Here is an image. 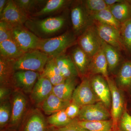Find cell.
I'll use <instances>...</instances> for the list:
<instances>
[{
	"instance_id": "obj_27",
	"label": "cell",
	"mask_w": 131,
	"mask_h": 131,
	"mask_svg": "<svg viewBox=\"0 0 131 131\" xmlns=\"http://www.w3.org/2000/svg\"><path fill=\"white\" fill-rule=\"evenodd\" d=\"M24 53L12 38L0 43V57L16 60Z\"/></svg>"
},
{
	"instance_id": "obj_46",
	"label": "cell",
	"mask_w": 131,
	"mask_h": 131,
	"mask_svg": "<svg viewBox=\"0 0 131 131\" xmlns=\"http://www.w3.org/2000/svg\"><path fill=\"white\" fill-rule=\"evenodd\" d=\"M129 94L131 96V91L130 92V93Z\"/></svg>"
},
{
	"instance_id": "obj_1",
	"label": "cell",
	"mask_w": 131,
	"mask_h": 131,
	"mask_svg": "<svg viewBox=\"0 0 131 131\" xmlns=\"http://www.w3.org/2000/svg\"><path fill=\"white\" fill-rule=\"evenodd\" d=\"M67 18L64 14L50 16L41 19L30 18L24 25L25 27L40 39L56 37L65 26Z\"/></svg>"
},
{
	"instance_id": "obj_17",
	"label": "cell",
	"mask_w": 131,
	"mask_h": 131,
	"mask_svg": "<svg viewBox=\"0 0 131 131\" xmlns=\"http://www.w3.org/2000/svg\"><path fill=\"white\" fill-rule=\"evenodd\" d=\"M115 81L117 86L130 94L131 91V59L125 58L120 66Z\"/></svg>"
},
{
	"instance_id": "obj_33",
	"label": "cell",
	"mask_w": 131,
	"mask_h": 131,
	"mask_svg": "<svg viewBox=\"0 0 131 131\" xmlns=\"http://www.w3.org/2000/svg\"><path fill=\"white\" fill-rule=\"evenodd\" d=\"M12 105L10 99L0 102V129L7 128L11 121Z\"/></svg>"
},
{
	"instance_id": "obj_2",
	"label": "cell",
	"mask_w": 131,
	"mask_h": 131,
	"mask_svg": "<svg viewBox=\"0 0 131 131\" xmlns=\"http://www.w3.org/2000/svg\"><path fill=\"white\" fill-rule=\"evenodd\" d=\"M77 37L73 31L68 30L61 35L47 39H41L37 49L55 58L66 54L69 48L77 45Z\"/></svg>"
},
{
	"instance_id": "obj_30",
	"label": "cell",
	"mask_w": 131,
	"mask_h": 131,
	"mask_svg": "<svg viewBox=\"0 0 131 131\" xmlns=\"http://www.w3.org/2000/svg\"><path fill=\"white\" fill-rule=\"evenodd\" d=\"M78 122L80 126L89 131H114V130L112 119L93 122L80 121L78 119Z\"/></svg>"
},
{
	"instance_id": "obj_8",
	"label": "cell",
	"mask_w": 131,
	"mask_h": 131,
	"mask_svg": "<svg viewBox=\"0 0 131 131\" xmlns=\"http://www.w3.org/2000/svg\"><path fill=\"white\" fill-rule=\"evenodd\" d=\"M71 102L80 107L100 102L92 88L90 77L83 78L73 93Z\"/></svg>"
},
{
	"instance_id": "obj_23",
	"label": "cell",
	"mask_w": 131,
	"mask_h": 131,
	"mask_svg": "<svg viewBox=\"0 0 131 131\" xmlns=\"http://www.w3.org/2000/svg\"><path fill=\"white\" fill-rule=\"evenodd\" d=\"M40 76L47 78L53 86L63 82L66 79L62 75L54 58H49Z\"/></svg>"
},
{
	"instance_id": "obj_45",
	"label": "cell",
	"mask_w": 131,
	"mask_h": 131,
	"mask_svg": "<svg viewBox=\"0 0 131 131\" xmlns=\"http://www.w3.org/2000/svg\"><path fill=\"white\" fill-rule=\"evenodd\" d=\"M114 131H119L118 130H117V129H115V130H114Z\"/></svg>"
},
{
	"instance_id": "obj_34",
	"label": "cell",
	"mask_w": 131,
	"mask_h": 131,
	"mask_svg": "<svg viewBox=\"0 0 131 131\" xmlns=\"http://www.w3.org/2000/svg\"><path fill=\"white\" fill-rule=\"evenodd\" d=\"M16 5L22 12L29 17L34 13V11L42 5H45L47 1L43 0H14Z\"/></svg>"
},
{
	"instance_id": "obj_32",
	"label": "cell",
	"mask_w": 131,
	"mask_h": 131,
	"mask_svg": "<svg viewBox=\"0 0 131 131\" xmlns=\"http://www.w3.org/2000/svg\"><path fill=\"white\" fill-rule=\"evenodd\" d=\"M47 120L50 125L59 129L68 125L74 119L70 118L64 110H62L51 115L47 117Z\"/></svg>"
},
{
	"instance_id": "obj_3",
	"label": "cell",
	"mask_w": 131,
	"mask_h": 131,
	"mask_svg": "<svg viewBox=\"0 0 131 131\" xmlns=\"http://www.w3.org/2000/svg\"><path fill=\"white\" fill-rule=\"evenodd\" d=\"M49 57L38 49L25 52L15 61V71L19 70L32 71L41 74L44 70Z\"/></svg>"
},
{
	"instance_id": "obj_41",
	"label": "cell",
	"mask_w": 131,
	"mask_h": 131,
	"mask_svg": "<svg viewBox=\"0 0 131 131\" xmlns=\"http://www.w3.org/2000/svg\"><path fill=\"white\" fill-rule=\"evenodd\" d=\"M8 0H0V15L2 14Z\"/></svg>"
},
{
	"instance_id": "obj_6",
	"label": "cell",
	"mask_w": 131,
	"mask_h": 131,
	"mask_svg": "<svg viewBox=\"0 0 131 131\" xmlns=\"http://www.w3.org/2000/svg\"><path fill=\"white\" fill-rule=\"evenodd\" d=\"M102 41L96 26L93 23L78 37L77 39V45L91 58L101 49Z\"/></svg>"
},
{
	"instance_id": "obj_15",
	"label": "cell",
	"mask_w": 131,
	"mask_h": 131,
	"mask_svg": "<svg viewBox=\"0 0 131 131\" xmlns=\"http://www.w3.org/2000/svg\"><path fill=\"white\" fill-rule=\"evenodd\" d=\"M92 88L100 102L109 109L111 107L112 96L107 81L101 75L90 77Z\"/></svg>"
},
{
	"instance_id": "obj_26",
	"label": "cell",
	"mask_w": 131,
	"mask_h": 131,
	"mask_svg": "<svg viewBox=\"0 0 131 131\" xmlns=\"http://www.w3.org/2000/svg\"><path fill=\"white\" fill-rule=\"evenodd\" d=\"M71 102L62 100L52 93L42 103L41 107L45 114L50 115L65 110Z\"/></svg>"
},
{
	"instance_id": "obj_10",
	"label": "cell",
	"mask_w": 131,
	"mask_h": 131,
	"mask_svg": "<svg viewBox=\"0 0 131 131\" xmlns=\"http://www.w3.org/2000/svg\"><path fill=\"white\" fill-rule=\"evenodd\" d=\"M70 17L72 31L77 37L92 24L81 1H73L71 4Z\"/></svg>"
},
{
	"instance_id": "obj_25",
	"label": "cell",
	"mask_w": 131,
	"mask_h": 131,
	"mask_svg": "<svg viewBox=\"0 0 131 131\" xmlns=\"http://www.w3.org/2000/svg\"><path fill=\"white\" fill-rule=\"evenodd\" d=\"M15 61L0 57V86L13 87L12 80L15 72Z\"/></svg>"
},
{
	"instance_id": "obj_24",
	"label": "cell",
	"mask_w": 131,
	"mask_h": 131,
	"mask_svg": "<svg viewBox=\"0 0 131 131\" xmlns=\"http://www.w3.org/2000/svg\"><path fill=\"white\" fill-rule=\"evenodd\" d=\"M62 75L66 79L79 77L77 68L70 55L66 54L54 58Z\"/></svg>"
},
{
	"instance_id": "obj_28",
	"label": "cell",
	"mask_w": 131,
	"mask_h": 131,
	"mask_svg": "<svg viewBox=\"0 0 131 131\" xmlns=\"http://www.w3.org/2000/svg\"><path fill=\"white\" fill-rule=\"evenodd\" d=\"M108 8L115 18L121 24L131 19V5L127 0H123L109 7Z\"/></svg>"
},
{
	"instance_id": "obj_40",
	"label": "cell",
	"mask_w": 131,
	"mask_h": 131,
	"mask_svg": "<svg viewBox=\"0 0 131 131\" xmlns=\"http://www.w3.org/2000/svg\"><path fill=\"white\" fill-rule=\"evenodd\" d=\"M15 90L12 86H0V102L10 99V96Z\"/></svg>"
},
{
	"instance_id": "obj_5",
	"label": "cell",
	"mask_w": 131,
	"mask_h": 131,
	"mask_svg": "<svg viewBox=\"0 0 131 131\" xmlns=\"http://www.w3.org/2000/svg\"><path fill=\"white\" fill-rule=\"evenodd\" d=\"M110 88L112 96L110 114L114 129L117 125L124 111L127 108V103L124 92L117 86L114 79L108 77L106 78Z\"/></svg>"
},
{
	"instance_id": "obj_13",
	"label": "cell",
	"mask_w": 131,
	"mask_h": 131,
	"mask_svg": "<svg viewBox=\"0 0 131 131\" xmlns=\"http://www.w3.org/2000/svg\"><path fill=\"white\" fill-rule=\"evenodd\" d=\"M96 26L101 38L108 44L121 51L124 52V47L120 31L111 26L96 21H91Z\"/></svg>"
},
{
	"instance_id": "obj_29",
	"label": "cell",
	"mask_w": 131,
	"mask_h": 131,
	"mask_svg": "<svg viewBox=\"0 0 131 131\" xmlns=\"http://www.w3.org/2000/svg\"><path fill=\"white\" fill-rule=\"evenodd\" d=\"M91 21H96L114 27L120 31L122 24L115 18L109 8L89 15Z\"/></svg>"
},
{
	"instance_id": "obj_19",
	"label": "cell",
	"mask_w": 131,
	"mask_h": 131,
	"mask_svg": "<svg viewBox=\"0 0 131 131\" xmlns=\"http://www.w3.org/2000/svg\"><path fill=\"white\" fill-rule=\"evenodd\" d=\"M96 75H102L105 78L109 77L107 62L102 48L91 58L89 68L88 76Z\"/></svg>"
},
{
	"instance_id": "obj_31",
	"label": "cell",
	"mask_w": 131,
	"mask_h": 131,
	"mask_svg": "<svg viewBox=\"0 0 131 131\" xmlns=\"http://www.w3.org/2000/svg\"><path fill=\"white\" fill-rule=\"evenodd\" d=\"M120 34L126 58L131 59V19L122 24Z\"/></svg>"
},
{
	"instance_id": "obj_16",
	"label": "cell",
	"mask_w": 131,
	"mask_h": 131,
	"mask_svg": "<svg viewBox=\"0 0 131 131\" xmlns=\"http://www.w3.org/2000/svg\"><path fill=\"white\" fill-rule=\"evenodd\" d=\"M53 87L48 79L40 76L30 94V98L34 104L41 107L43 102L52 93Z\"/></svg>"
},
{
	"instance_id": "obj_9",
	"label": "cell",
	"mask_w": 131,
	"mask_h": 131,
	"mask_svg": "<svg viewBox=\"0 0 131 131\" xmlns=\"http://www.w3.org/2000/svg\"><path fill=\"white\" fill-rule=\"evenodd\" d=\"M12 38L25 53L37 49L41 39L24 26L13 27Z\"/></svg>"
},
{
	"instance_id": "obj_37",
	"label": "cell",
	"mask_w": 131,
	"mask_h": 131,
	"mask_svg": "<svg viewBox=\"0 0 131 131\" xmlns=\"http://www.w3.org/2000/svg\"><path fill=\"white\" fill-rule=\"evenodd\" d=\"M13 27L6 22L0 21V43L12 39Z\"/></svg>"
},
{
	"instance_id": "obj_11",
	"label": "cell",
	"mask_w": 131,
	"mask_h": 131,
	"mask_svg": "<svg viewBox=\"0 0 131 131\" xmlns=\"http://www.w3.org/2000/svg\"><path fill=\"white\" fill-rule=\"evenodd\" d=\"M77 118L80 121L88 122L112 119L110 112L100 102L81 107Z\"/></svg>"
},
{
	"instance_id": "obj_14",
	"label": "cell",
	"mask_w": 131,
	"mask_h": 131,
	"mask_svg": "<svg viewBox=\"0 0 131 131\" xmlns=\"http://www.w3.org/2000/svg\"><path fill=\"white\" fill-rule=\"evenodd\" d=\"M30 17L20 9L13 0H8L2 14L0 21L6 22L13 27L24 26Z\"/></svg>"
},
{
	"instance_id": "obj_4",
	"label": "cell",
	"mask_w": 131,
	"mask_h": 131,
	"mask_svg": "<svg viewBox=\"0 0 131 131\" xmlns=\"http://www.w3.org/2000/svg\"><path fill=\"white\" fill-rule=\"evenodd\" d=\"M12 115L8 128L18 131L21 123L28 112V100L24 93L15 89L10 96Z\"/></svg>"
},
{
	"instance_id": "obj_39",
	"label": "cell",
	"mask_w": 131,
	"mask_h": 131,
	"mask_svg": "<svg viewBox=\"0 0 131 131\" xmlns=\"http://www.w3.org/2000/svg\"><path fill=\"white\" fill-rule=\"evenodd\" d=\"M57 131H89L80 126L78 122L77 118L66 126L57 129Z\"/></svg>"
},
{
	"instance_id": "obj_22",
	"label": "cell",
	"mask_w": 131,
	"mask_h": 131,
	"mask_svg": "<svg viewBox=\"0 0 131 131\" xmlns=\"http://www.w3.org/2000/svg\"><path fill=\"white\" fill-rule=\"evenodd\" d=\"M78 77L67 78L61 84L54 86L52 93L61 100L71 101L74 91L78 86Z\"/></svg>"
},
{
	"instance_id": "obj_21",
	"label": "cell",
	"mask_w": 131,
	"mask_h": 131,
	"mask_svg": "<svg viewBox=\"0 0 131 131\" xmlns=\"http://www.w3.org/2000/svg\"><path fill=\"white\" fill-rule=\"evenodd\" d=\"M102 49L104 51L108 65V73L114 74L124 61L121 51L106 43L102 41Z\"/></svg>"
},
{
	"instance_id": "obj_44",
	"label": "cell",
	"mask_w": 131,
	"mask_h": 131,
	"mask_svg": "<svg viewBox=\"0 0 131 131\" xmlns=\"http://www.w3.org/2000/svg\"><path fill=\"white\" fill-rule=\"evenodd\" d=\"M127 1L131 5V0H127Z\"/></svg>"
},
{
	"instance_id": "obj_36",
	"label": "cell",
	"mask_w": 131,
	"mask_h": 131,
	"mask_svg": "<svg viewBox=\"0 0 131 131\" xmlns=\"http://www.w3.org/2000/svg\"><path fill=\"white\" fill-rule=\"evenodd\" d=\"M116 129L119 131H131V114L127 108L119 120Z\"/></svg>"
},
{
	"instance_id": "obj_38",
	"label": "cell",
	"mask_w": 131,
	"mask_h": 131,
	"mask_svg": "<svg viewBox=\"0 0 131 131\" xmlns=\"http://www.w3.org/2000/svg\"><path fill=\"white\" fill-rule=\"evenodd\" d=\"M81 107L77 104L71 102L65 108L66 113L70 118L74 119L76 118L79 115Z\"/></svg>"
},
{
	"instance_id": "obj_35",
	"label": "cell",
	"mask_w": 131,
	"mask_h": 131,
	"mask_svg": "<svg viewBox=\"0 0 131 131\" xmlns=\"http://www.w3.org/2000/svg\"><path fill=\"white\" fill-rule=\"evenodd\" d=\"M81 1L88 15L109 8L104 0H84Z\"/></svg>"
},
{
	"instance_id": "obj_7",
	"label": "cell",
	"mask_w": 131,
	"mask_h": 131,
	"mask_svg": "<svg viewBox=\"0 0 131 131\" xmlns=\"http://www.w3.org/2000/svg\"><path fill=\"white\" fill-rule=\"evenodd\" d=\"M50 125L43 115L38 108L28 111L18 131H57Z\"/></svg>"
},
{
	"instance_id": "obj_20",
	"label": "cell",
	"mask_w": 131,
	"mask_h": 131,
	"mask_svg": "<svg viewBox=\"0 0 131 131\" xmlns=\"http://www.w3.org/2000/svg\"><path fill=\"white\" fill-rule=\"evenodd\" d=\"M73 1L70 0H49L37 12L33 14L32 17H40L51 15L65 9L71 5Z\"/></svg>"
},
{
	"instance_id": "obj_42",
	"label": "cell",
	"mask_w": 131,
	"mask_h": 131,
	"mask_svg": "<svg viewBox=\"0 0 131 131\" xmlns=\"http://www.w3.org/2000/svg\"><path fill=\"white\" fill-rule=\"evenodd\" d=\"M104 1L108 7H110L121 2L123 0H104Z\"/></svg>"
},
{
	"instance_id": "obj_12",
	"label": "cell",
	"mask_w": 131,
	"mask_h": 131,
	"mask_svg": "<svg viewBox=\"0 0 131 131\" xmlns=\"http://www.w3.org/2000/svg\"><path fill=\"white\" fill-rule=\"evenodd\" d=\"M40 76V73L32 71H16L12 80V85L15 89L25 94H30Z\"/></svg>"
},
{
	"instance_id": "obj_43",
	"label": "cell",
	"mask_w": 131,
	"mask_h": 131,
	"mask_svg": "<svg viewBox=\"0 0 131 131\" xmlns=\"http://www.w3.org/2000/svg\"><path fill=\"white\" fill-rule=\"evenodd\" d=\"M1 131H14L13 130H12V129H9V128H5V129H2V130H1Z\"/></svg>"
},
{
	"instance_id": "obj_18",
	"label": "cell",
	"mask_w": 131,
	"mask_h": 131,
	"mask_svg": "<svg viewBox=\"0 0 131 131\" xmlns=\"http://www.w3.org/2000/svg\"><path fill=\"white\" fill-rule=\"evenodd\" d=\"M70 55L77 68L79 77L82 79L83 78L88 76L91 58L78 45L73 47Z\"/></svg>"
}]
</instances>
